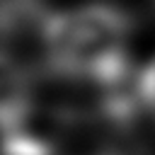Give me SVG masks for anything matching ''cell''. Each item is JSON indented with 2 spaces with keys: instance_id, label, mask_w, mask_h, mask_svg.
<instances>
[{
  "instance_id": "obj_1",
  "label": "cell",
  "mask_w": 155,
  "mask_h": 155,
  "mask_svg": "<svg viewBox=\"0 0 155 155\" xmlns=\"http://www.w3.org/2000/svg\"><path fill=\"white\" fill-rule=\"evenodd\" d=\"M131 17L116 5L90 2L48 12L44 22V73L58 80L114 87L131 78Z\"/></svg>"
},
{
  "instance_id": "obj_2",
  "label": "cell",
  "mask_w": 155,
  "mask_h": 155,
  "mask_svg": "<svg viewBox=\"0 0 155 155\" xmlns=\"http://www.w3.org/2000/svg\"><path fill=\"white\" fill-rule=\"evenodd\" d=\"M138 92H140L143 107H148L155 114V58L140 70V75H138Z\"/></svg>"
},
{
  "instance_id": "obj_3",
  "label": "cell",
  "mask_w": 155,
  "mask_h": 155,
  "mask_svg": "<svg viewBox=\"0 0 155 155\" xmlns=\"http://www.w3.org/2000/svg\"><path fill=\"white\" fill-rule=\"evenodd\" d=\"M111 155H116V153H111Z\"/></svg>"
}]
</instances>
